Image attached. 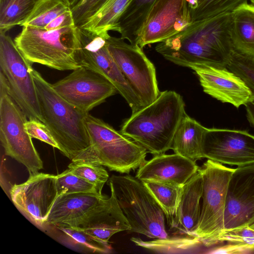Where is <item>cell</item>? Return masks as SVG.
Returning <instances> with one entry per match:
<instances>
[{
    "label": "cell",
    "mask_w": 254,
    "mask_h": 254,
    "mask_svg": "<svg viewBox=\"0 0 254 254\" xmlns=\"http://www.w3.org/2000/svg\"><path fill=\"white\" fill-rule=\"evenodd\" d=\"M225 245L212 248L207 253L226 254H244L254 253V250L247 245L235 242H227Z\"/></svg>",
    "instance_id": "38"
},
{
    "label": "cell",
    "mask_w": 254,
    "mask_h": 254,
    "mask_svg": "<svg viewBox=\"0 0 254 254\" xmlns=\"http://www.w3.org/2000/svg\"><path fill=\"white\" fill-rule=\"evenodd\" d=\"M106 197L93 192L61 194L53 205L45 227H76L85 216Z\"/></svg>",
    "instance_id": "20"
},
{
    "label": "cell",
    "mask_w": 254,
    "mask_h": 254,
    "mask_svg": "<svg viewBox=\"0 0 254 254\" xmlns=\"http://www.w3.org/2000/svg\"><path fill=\"white\" fill-rule=\"evenodd\" d=\"M250 227L251 229H254V223L253 224H252L251 226H250Z\"/></svg>",
    "instance_id": "42"
},
{
    "label": "cell",
    "mask_w": 254,
    "mask_h": 254,
    "mask_svg": "<svg viewBox=\"0 0 254 254\" xmlns=\"http://www.w3.org/2000/svg\"><path fill=\"white\" fill-rule=\"evenodd\" d=\"M39 0H0V32L22 26Z\"/></svg>",
    "instance_id": "27"
},
{
    "label": "cell",
    "mask_w": 254,
    "mask_h": 254,
    "mask_svg": "<svg viewBox=\"0 0 254 254\" xmlns=\"http://www.w3.org/2000/svg\"><path fill=\"white\" fill-rule=\"evenodd\" d=\"M245 106L247 118L251 126L254 127V101L250 102Z\"/></svg>",
    "instance_id": "40"
},
{
    "label": "cell",
    "mask_w": 254,
    "mask_h": 254,
    "mask_svg": "<svg viewBox=\"0 0 254 254\" xmlns=\"http://www.w3.org/2000/svg\"><path fill=\"white\" fill-rule=\"evenodd\" d=\"M11 199L16 207L35 225L44 228L54 202L59 196L56 176L37 173L10 190Z\"/></svg>",
    "instance_id": "13"
},
{
    "label": "cell",
    "mask_w": 254,
    "mask_h": 254,
    "mask_svg": "<svg viewBox=\"0 0 254 254\" xmlns=\"http://www.w3.org/2000/svg\"><path fill=\"white\" fill-rule=\"evenodd\" d=\"M27 117L8 94L0 95V139L5 153L24 165L30 175L39 172L43 164L25 130Z\"/></svg>",
    "instance_id": "11"
},
{
    "label": "cell",
    "mask_w": 254,
    "mask_h": 254,
    "mask_svg": "<svg viewBox=\"0 0 254 254\" xmlns=\"http://www.w3.org/2000/svg\"><path fill=\"white\" fill-rule=\"evenodd\" d=\"M254 223V163H253L237 167L232 175L226 198L224 230L250 226Z\"/></svg>",
    "instance_id": "16"
},
{
    "label": "cell",
    "mask_w": 254,
    "mask_h": 254,
    "mask_svg": "<svg viewBox=\"0 0 254 254\" xmlns=\"http://www.w3.org/2000/svg\"><path fill=\"white\" fill-rule=\"evenodd\" d=\"M106 40L110 54L143 106L154 101L161 92L156 69L142 48L127 43L121 37L110 35Z\"/></svg>",
    "instance_id": "10"
},
{
    "label": "cell",
    "mask_w": 254,
    "mask_h": 254,
    "mask_svg": "<svg viewBox=\"0 0 254 254\" xmlns=\"http://www.w3.org/2000/svg\"><path fill=\"white\" fill-rule=\"evenodd\" d=\"M206 129L186 113L174 137L172 149L174 153L195 162L203 158L202 144Z\"/></svg>",
    "instance_id": "23"
},
{
    "label": "cell",
    "mask_w": 254,
    "mask_h": 254,
    "mask_svg": "<svg viewBox=\"0 0 254 254\" xmlns=\"http://www.w3.org/2000/svg\"><path fill=\"white\" fill-rule=\"evenodd\" d=\"M234 170L209 159L199 169L203 181L202 203L199 220L191 236L205 247L217 244L224 230L228 188Z\"/></svg>",
    "instance_id": "7"
},
{
    "label": "cell",
    "mask_w": 254,
    "mask_h": 254,
    "mask_svg": "<svg viewBox=\"0 0 254 254\" xmlns=\"http://www.w3.org/2000/svg\"><path fill=\"white\" fill-rule=\"evenodd\" d=\"M157 0H132L120 18V37L133 45H137L138 33L148 13Z\"/></svg>",
    "instance_id": "25"
},
{
    "label": "cell",
    "mask_w": 254,
    "mask_h": 254,
    "mask_svg": "<svg viewBox=\"0 0 254 254\" xmlns=\"http://www.w3.org/2000/svg\"><path fill=\"white\" fill-rule=\"evenodd\" d=\"M130 240L138 246L160 253L189 252L202 244L197 237L184 235L155 239L149 241L135 237H132Z\"/></svg>",
    "instance_id": "26"
},
{
    "label": "cell",
    "mask_w": 254,
    "mask_h": 254,
    "mask_svg": "<svg viewBox=\"0 0 254 254\" xmlns=\"http://www.w3.org/2000/svg\"><path fill=\"white\" fill-rule=\"evenodd\" d=\"M108 0H79L71 8L75 26H81Z\"/></svg>",
    "instance_id": "35"
},
{
    "label": "cell",
    "mask_w": 254,
    "mask_h": 254,
    "mask_svg": "<svg viewBox=\"0 0 254 254\" xmlns=\"http://www.w3.org/2000/svg\"><path fill=\"white\" fill-rule=\"evenodd\" d=\"M251 2V3L254 5V0H249Z\"/></svg>",
    "instance_id": "43"
},
{
    "label": "cell",
    "mask_w": 254,
    "mask_h": 254,
    "mask_svg": "<svg viewBox=\"0 0 254 254\" xmlns=\"http://www.w3.org/2000/svg\"><path fill=\"white\" fill-rule=\"evenodd\" d=\"M191 23L186 0H158L139 31L136 44L143 48L163 42L183 31Z\"/></svg>",
    "instance_id": "14"
},
{
    "label": "cell",
    "mask_w": 254,
    "mask_h": 254,
    "mask_svg": "<svg viewBox=\"0 0 254 254\" xmlns=\"http://www.w3.org/2000/svg\"><path fill=\"white\" fill-rule=\"evenodd\" d=\"M202 155L223 165L241 167L254 163V135L247 130L206 128Z\"/></svg>",
    "instance_id": "15"
},
{
    "label": "cell",
    "mask_w": 254,
    "mask_h": 254,
    "mask_svg": "<svg viewBox=\"0 0 254 254\" xmlns=\"http://www.w3.org/2000/svg\"><path fill=\"white\" fill-rule=\"evenodd\" d=\"M248 0H186L191 22L230 13Z\"/></svg>",
    "instance_id": "29"
},
{
    "label": "cell",
    "mask_w": 254,
    "mask_h": 254,
    "mask_svg": "<svg viewBox=\"0 0 254 254\" xmlns=\"http://www.w3.org/2000/svg\"><path fill=\"white\" fill-rule=\"evenodd\" d=\"M70 9L64 0H39L22 26L44 28L57 17Z\"/></svg>",
    "instance_id": "31"
},
{
    "label": "cell",
    "mask_w": 254,
    "mask_h": 254,
    "mask_svg": "<svg viewBox=\"0 0 254 254\" xmlns=\"http://www.w3.org/2000/svg\"><path fill=\"white\" fill-rule=\"evenodd\" d=\"M132 0H108L79 27L106 38L110 31L119 33L120 18Z\"/></svg>",
    "instance_id": "24"
},
{
    "label": "cell",
    "mask_w": 254,
    "mask_h": 254,
    "mask_svg": "<svg viewBox=\"0 0 254 254\" xmlns=\"http://www.w3.org/2000/svg\"><path fill=\"white\" fill-rule=\"evenodd\" d=\"M241 243L254 250V229L250 226L224 230L217 240V244L222 242Z\"/></svg>",
    "instance_id": "36"
},
{
    "label": "cell",
    "mask_w": 254,
    "mask_h": 254,
    "mask_svg": "<svg viewBox=\"0 0 254 254\" xmlns=\"http://www.w3.org/2000/svg\"><path fill=\"white\" fill-rule=\"evenodd\" d=\"M197 76L203 91L222 103L236 108L254 101L246 83L226 66L197 64L190 67Z\"/></svg>",
    "instance_id": "17"
},
{
    "label": "cell",
    "mask_w": 254,
    "mask_h": 254,
    "mask_svg": "<svg viewBox=\"0 0 254 254\" xmlns=\"http://www.w3.org/2000/svg\"><path fill=\"white\" fill-rule=\"evenodd\" d=\"M81 221L76 227L106 243L120 232L130 230V225L117 201L114 191Z\"/></svg>",
    "instance_id": "19"
},
{
    "label": "cell",
    "mask_w": 254,
    "mask_h": 254,
    "mask_svg": "<svg viewBox=\"0 0 254 254\" xmlns=\"http://www.w3.org/2000/svg\"><path fill=\"white\" fill-rule=\"evenodd\" d=\"M32 74L43 122L59 144V150L72 161L90 145L84 123L88 113L64 100L38 71L33 69Z\"/></svg>",
    "instance_id": "3"
},
{
    "label": "cell",
    "mask_w": 254,
    "mask_h": 254,
    "mask_svg": "<svg viewBox=\"0 0 254 254\" xmlns=\"http://www.w3.org/2000/svg\"><path fill=\"white\" fill-rule=\"evenodd\" d=\"M14 42L30 63L39 64L58 70H73L82 66L77 58V27L46 30L22 26Z\"/></svg>",
    "instance_id": "5"
},
{
    "label": "cell",
    "mask_w": 254,
    "mask_h": 254,
    "mask_svg": "<svg viewBox=\"0 0 254 254\" xmlns=\"http://www.w3.org/2000/svg\"><path fill=\"white\" fill-rule=\"evenodd\" d=\"M186 114L181 95L173 90L161 92L123 124L120 132L155 155L172 149L174 135Z\"/></svg>",
    "instance_id": "2"
},
{
    "label": "cell",
    "mask_w": 254,
    "mask_h": 254,
    "mask_svg": "<svg viewBox=\"0 0 254 254\" xmlns=\"http://www.w3.org/2000/svg\"><path fill=\"white\" fill-rule=\"evenodd\" d=\"M73 26L75 25L70 9L57 17L44 28L46 30H54Z\"/></svg>",
    "instance_id": "39"
},
{
    "label": "cell",
    "mask_w": 254,
    "mask_h": 254,
    "mask_svg": "<svg viewBox=\"0 0 254 254\" xmlns=\"http://www.w3.org/2000/svg\"><path fill=\"white\" fill-rule=\"evenodd\" d=\"M58 230L62 233L65 242L75 245L83 250L92 253L109 254L112 248L109 243H106L97 238L77 228L51 226L48 227Z\"/></svg>",
    "instance_id": "30"
},
{
    "label": "cell",
    "mask_w": 254,
    "mask_h": 254,
    "mask_svg": "<svg viewBox=\"0 0 254 254\" xmlns=\"http://www.w3.org/2000/svg\"><path fill=\"white\" fill-rule=\"evenodd\" d=\"M107 183L130 225L128 233L151 239L169 237L164 212L141 181L129 175H113Z\"/></svg>",
    "instance_id": "6"
},
{
    "label": "cell",
    "mask_w": 254,
    "mask_h": 254,
    "mask_svg": "<svg viewBox=\"0 0 254 254\" xmlns=\"http://www.w3.org/2000/svg\"><path fill=\"white\" fill-rule=\"evenodd\" d=\"M67 4L70 7L72 8L74 6L79 0H64Z\"/></svg>",
    "instance_id": "41"
},
{
    "label": "cell",
    "mask_w": 254,
    "mask_h": 254,
    "mask_svg": "<svg viewBox=\"0 0 254 254\" xmlns=\"http://www.w3.org/2000/svg\"><path fill=\"white\" fill-rule=\"evenodd\" d=\"M230 26V12L195 21L179 34L157 43L155 50L167 60L182 66L227 67L234 52Z\"/></svg>",
    "instance_id": "1"
},
{
    "label": "cell",
    "mask_w": 254,
    "mask_h": 254,
    "mask_svg": "<svg viewBox=\"0 0 254 254\" xmlns=\"http://www.w3.org/2000/svg\"><path fill=\"white\" fill-rule=\"evenodd\" d=\"M77 58L81 65L108 79L126 100L132 113L142 109L144 106L141 101L124 76L108 50L107 38L80 27H77Z\"/></svg>",
    "instance_id": "9"
},
{
    "label": "cell",
    "mask_w": 254,
    "mask_h": 254,
    "mask_svg": "<svg viewBox=\"0 0 254 254\" xmlns=\"http://www.w3.org/2000/svg\"><path fill=\"white\" fill-rule=\"evenodd\" d=\"M67 169L71 173L94 185L100 192L109 179L108 173L101 165L71 161Z\"/></svg>",
    "instance_id": "32"
},
{
    "label": "cell",
    "mask_w": 254,
    "mask_h": 254,
    "mask_svg": "<svg viewBox=\"0 0 254 254\" xmlns=\"http://www.w3.org/2000/svg\"><path fill=\"white\" fill-rule=\"evenodd\" d=\"M56 185L59 195L81 192H93L102 195L93 184L71 173L66 169L56 175Z\"/></svg>",
    "instance_id": "33"
},
{
    "label": "cell",
    "mask_w": 254,
    "mask_h": 254,
    "mask_svg": "<svg viewBox=\"0 0 254 254\" xmlns=\"http://www.w3.org/2000/svg\"><path fill=\"white\" fill-rule=\"evenodd\" d=\"M202 185V178L198 169L182 187L172 229L176 230L177 234L192 236L195 230L200 215Z\"/></svg>",
    "instance_id": "21"
},
{
    "label": "cell",
    "mask_w": 254,
    "mask_h": 254,
    "mask_svg": "<svg viewBox=\"0 0 254 254\" xmlns=\"http://www.w3.org/2000/svg\"><path fill=\"white\" fill-rule=\"evenodd\" d=\"M193 161L181 155L165 153L146 160L135 176L141 182H157L182 187L198 170Z\"/></svg>",
    "instance_id": "18"
},
{
    "label": "cell",
    "mask_w": 254,
    "mask_h": 254,
    "mask_svg": "<svg viewBox=\"0 0 254 254\" xmlns=\"http://www.w3.org/2000/svg\"><path fill=\"white\" fill-rule=\"evenodd\" d=\"M84 123L90 145L71 161L101 165L122 174H128L146 161L147 150L120 131L89 114Z\"/></svg>",
    "instance_id": "4"
},
{
    "label": "cell",
    "mask_w": 254,
    "mask_h": 254,
    "mask_svg": "<svg viewBox=\"0 0 254 254\" xmlns=\"http://www.w3.org/2000/svg\"><path fill=\"white\" fill-rule=\"evenodd\" d=\"M230 14V34L234 51L254 58V5L246 2Z\"/></svg>",
    "instance_id": "22"
},
{
    "label": "cell",
    "mask_w": 254,
    "mask_h": 254,
    "mask_svg": "<svg viewBox=\"0 0 254 254\" xmlns=\"http://www.w3.org/2000/svg\"><path fill=\"white\" fill-rule=\"evenodd\" d=\"M25 130L31 138H36L60 150V147L47 126L38 119H29Z\"/></svg>",
    "instance_id": "37"
},
{
    "label": "cell",
    "mask_w": 254,
    "mask_h": 254,
    "mask_svg": "<svg viewBox=\"0 0 254 254\" xmlns=\"http://www.w3.org/2000/svg\"><path fill=\"white\" fill-rule=\"evenodd\" d=\"M142 182L163 210L167 225L172 229L182 187L157 182Z\"/></svg>",
    "instance_id": "28"
},
{
    "label": "cell",
    "mask_w": 254,
    "mask_h": 254,
    "mask_svg": "<svg viewBox=\"0 0 254 254\" xmlns=\"http://www.w3.org/2000/svg\"><path fill=\"white\" fill-rule=\"evenodd\" d=\"M52 86L67 102L86 113L117 91L106 77L85 66L72 70Z\"/></svg>",
    "instance_id": "12"
},
{
    "label": "cell",
    "mask_w": 254,
    "mask_h": 254,
    "mask_svg": "<svg viewBox=\"0 0 254 254\" xmlns=\"http://www.w3.org/2000/svg\"><path fill=\"white\" fill-rule=\"evenodd\" d=\"M227 67L244 81L254 97V58L234 51Z\"/></svg>",
    "instance_id": "34"
},
{
    "label": "cell",
    "mask_w": 254,
    "mask_h": 254,
    "mask_svg": "<svg viewBox=\"0 0 254 254\" xmlns=\"http://www.w3.org/2000/svg\"><path fill=\"white\" fill-rule=\"evenodd\" d=\"M0 68L7 83L8 95L28 119L43 122L32 64L24 57L10 37L2 32H0Z\"/></svg>",
    "instance_id": "8"
}]
</instances>
